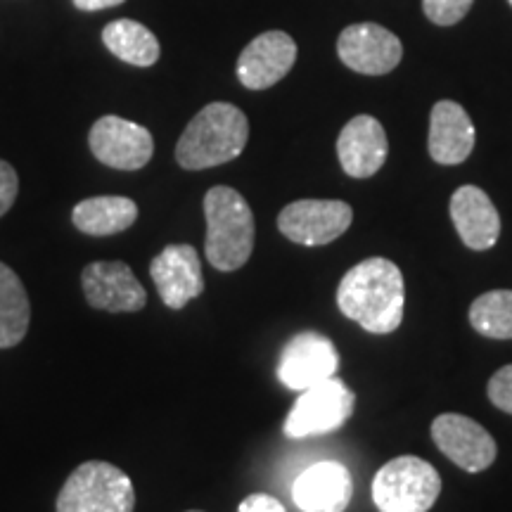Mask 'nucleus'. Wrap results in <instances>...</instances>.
<instances>
[{"instance_id": "1", "label": "nucleus", "mask_w": 512, "mask_h": 512, "mask_svg": "<svg viewBox=\"0 0 512 512\" xmlns=\"http://www.w3.org/2000/svg\"><path fill=\"white\" fill-rule=\"evenodd\" d=\"M403 273L382 256L356 264L337 287V306L373 335H389L403 320Z\"/></svg>"}, {"instance_id": "2", "label": "nucleus", "mask_w": 512, "mask_h": 512, "mask_svg": "<svg viewBox=\"0 0 512 512\" xmlns=\"http://www.w3.org/2000/svg\"><path fill=\"white\" fill-rule=\"evenodd\" d=\"M249 140V121L230 102H211L195 114L176 145V162L188 171L233 162Z\"/></svg>"}, {"instance_id": "3", "label": "nucleus", "mask_w": 512, "mask_h": 512, "mask_svg": "<svg viewBox=\"0 0 512 512\" xmlns=\"http://www.w3.org/2000/svg\"><path fill=\"white\" fill-rule=\"evenodd\" d=\"M204 216L209 264L216 271H238L254 252V214L247 200L228 185H216L204 195Z\"/></svg>"}, {"instance_id": "4", "label": "nucleus", "mask_w": 512, "mask_h": 512, "mask_svg": "<svg viewBox=\"0 0 512 512\" xmlns=\"http://www.w3.org/2000/svg\"><path fill=\"white\" fill-rule=\"evenodd\" d=\"M136 491L131 477L105 460L76 467L57 496V512H133Z\"/></svg>"}, {"instance_id": "5", "label": "nucleus", "mask_w": 512, "mask_h": 512, "mask_svg": "<svg viewBox=\"0 0 512 512\" xmlns=\"http://www.w3.org/2000/svg\"><path fill=\"white\" fill-rule=\"evenodd\" d=\"M439 494V472L415 456L389 460L373 479V501L380 512H427Z\"/></svg>"}, {"instance_id": "6", "label": "nucleus", "mask_w": 512, "mask_h": 512, "mask_svg": "<svg viewBox=\"0 0 512 512\" xmlns=\"http://www.w3.org/2000/svg\"><path fill=\"white\" fill-rule=\"evenodd\" d=\"M354 406V392L342 380L330 377L299 392V399L285 420V434L290 439H306L335 432L351 418Z\"/></svg>"}, {"instance_id": "7", "label": "nucleus", "mask_w": 512, "mask_h": 512, "mask_svg": "<svg viewBox=\"0 0 512 512\" xmlns=\"http://www.w3.org/2000/svg\"><path fill=\"white\" fill-rule=\"evenodd\" d=\"M354 221V209L339 200H299L278 214V228L287 240L304 247H323L342 238Z\"/></svg>"}, {"instance_id": "8", "label": "nucleus", "mask_w": 512, "mask_h": 512, "mask_svg": "<svg viewBox=\"0 0 512 512\" xmlns=\"http://www.w3.org/2000/svg\"><path fill=\"white\" fill-rule=\"evenodd\" d=\"M88 145L98 162L119 171H138L155 155V140L145 126L114 114L98 119L88 133Z\"/></svg>"}, {"instance_id": "9", "label": "nucleus", "mask_w": 512, "mask_h": 512, "mask_svg": "<svg viewBox=\"0 0 512 512\" xmlns=\"http://www.w3.org/2000/svg\"><path fill=\"white\" fill-rule=\"evenodd\" d=\"M339 368L337 347L320 332H299L285 344L278 361V380L287 389L304 392L313 384L335 377Z\"/></svg>"}, {"instance_id": "10", "label": "nucleus", "mask_w": 512, "mask_h": 512, "mask_svg": "<svg viewBox=\"0 0 512 512\" xmlns=\"http://www.w3.org/2000/svg\"><path fill=\"white\" fill-rule=\"evenodd\" d=\"M432 439L444 456L465 472H484L496 460V441L482 425L458 413H444L432 422Z\"/></svg>"}, {"instance_id": "11", "label": "nucleus", "mask_w": 512, "mask_h": 512, "mask_svg": "<svg viewBox=\"0 0 512 512\" xmlns=\"http://www.w3.org/2000/svg\"><path fill=\"white\" fill-rule=\"evenodd\" d=\"M339 60L358 74L382 76L399 67L403 46L392 31L380 24H351L337 38Z\"/></svg>"}, {"instance_id": "12", "label": "nucleus", "mask_w": 512, "mask_h": 512, "mask_svg": "<svg viewBox=\"0 0 512 512\" xmlns=\"http://www.w3.org/2000/svg\"><path fill=\"white\" fill-rule=\"evenodd\" d=\"M83 294L93 309L110 313H136L147 304L145 287L124 261H95L81 273Z\"/></svg>"}, {"instance_id": "13", "label": "nucleus", "mask_w": 512, "mask_h": 512, "mask_svg": "<svg viewBox=\"0 0 512 512\" xmlns=\"http://www.w3.org/2000/svg\"><path fill=\"white\" fill-rule=\"evenodd\" d=\"M297 62V43L285 31L256 36L238 57V79L249 91H266L283 81Z\"/></svg>"}, {"instance_id": "14", "label": "nucleus", "mask_w": 512, "mask_h": 512, "mask_svg": "<svg viewBox=\"0 0 512 512\" xmlns=\"http://www.w3.org/2000/svg\"><path fill=\"white\" fill-rule=\"evenodd\" d=\"M159 297L169 309H183L185 304L204 292L202 261L195 247L169 245L159 252L150 264Z\"/></svg>"}, {"instance_id": "15", "label": "nucleus", "mask_w": 512, "mask_h": 512, "mask_svg": "<svg viewBox=\"0 0 512 512\" xmlns=\"http://www.w3.org/2000/svg\"><path fill=\"white\" fill-rule=\"evenodd\" d=\"M387 133L370 114H358L337 138V157L351 178H370L387 162Z\"/></svg>"}, {"instance_id": "16", "label": "nucleus", "mask_w": 512, "mask_h": 512, "mask_svg": "<svg viewBox=\"0 0 512 512\" xmlns=\"http://www.w3.org/2000/svg\"><path fill=\"white\" fill-rule=\"evenodd\" d=\"M292 496L304 512H344L354 496V482L347 467L323 460L299 475Z\"/></svg>"}, {"instance_id": "17", "label": "nucleus", "mask_w": 512, "mask_h": 512, "mask_svg": "<svg viewBox=\"0 0 512 512\" xmlns=\"http://www.w3.org/2000/svg\"><path fill=\"white\" fill-rule=\"evenodd\" d=\"M451 219L465 247L486 252L501 238V216L477 185H463L451 197Z\"/></svg>"}, {"instance_id": "18", "label": "nucleus", "mask_w": 512, "mask_h": 512, "mask_svg": "<svg viewBox=\"0 0 512 512\" xmlns=\"http://www.w3.org/2000/svg\"><path fill=\"white\" fill-rule=\"evenodd\" d=\"M475 124L458 102L441 100L430 114V157L437 164H463L475 150Z\"/></svg>"}, {"instance_id": "19", "label": "nucleus", "mask_w": 512, "mask_h": 512, "mask_svg": "<svg viewBox=\"0 0 512 512\" xmlns=\"http://www.w3.org/2000/svg\"><path fill=\"white\" fill-rule=\"evenodd\" d=\"M138 219V204L131 197L102 195L83 200L74 207L72 221L81 233L93 235V238H105V235L124 233Z\"/></svg>"}, {"instance_id": "20", "label": "nucleus", "mask_w": 512, "mask_h": 512, "mask_svg": "<svg viewBox=\"0 0 512 512\" xmlns=\"http://www.w3.org/2000/svg\"><path fill=\"white\" fill-rule=\"evenodd\" d=\"M102 43L114 57L133 67H152L162 53L157 36L136 19H114L102 29Z\"/></svg>"}, {"instance_id": "21", "label": "nucleus", "mask_w": 512, "mask_h": 512, "mask_svg": "<svg viewBox=\"0 0 512 512\" xmlns=\"http://www.w3.org/2000/svg\"><path fill=\"white\" fill-rule=\"evenodd\" d=\"M31 304L24 283L10 266L0 264V349L17 347L29 332Z\"/></svg>"}, {"instance_id": "22", "label": "nucleus", "mask_w": 512, "mask_h": 512, "mask_svg": "<svg viewBox=\"0 0 512 512\" xmlns=\"http://www.w3.org/2000/svg\"><path fill=\"white\" fill-rule=\"evenodd\" d=\"M470 323L489 339H512V290H494L470 306Z\"/></svg>"}, {"instance_id": "23", "label": "nucleus", "mask_w": 512, "mask_h": 512, "mask_svg": "<svg viewBox=\"0 0 512 512\" xmlns=\"http://www.w3.org/2000/svg\"><path fill=\"white\" fill-rule=\"evenodd\" d=\"M472 3L475 0H422V10L430 22L439 24V27H451L470 12Z\"/></svg>"}, {"instance_id": "24", "label": "nucleus", "mask_w": 512, "mask_h": 512, "mask_svg": "<svg viewBox=\"0 0 512 512\" xmlns=\"http://www.w3.org/2000/svg\"><path fill=\"white\" fill-rule=\"evenodd\" d=\"M489 399L498 411L512 415V366H505L489 380Z\"/></svg>"}, {"instance_id": "25", "label": "nucleus", "mask_w": 512, "mask_h": 512, "mask_svg": "<svg viewBox=\"0 0 512 512\" xmlns=\"http://www.w3.org/2000/svg\"><path fill=\"white\" fill-rule=\"evenodd\" d=\"M19 192V178L12 164L0 159V219L12 209Z\"/></svg>"}, {"instance_id": "26", "label": "nucleus", "mask_w": 512, "mask_h": 512, "mask_svg": "<svg viewBox=\"0 0 512 512\" xmlns=\"http://www.w3.org/2000/svg\"><path fill=\"white\" fill-rule=\"evenodd\" d=\"M238 512H287L285 505L278 498L268 494H252L240 503Z\"/></svg>"}, {"instance_id": "27", "label": "nucleus", "mask_w": 512, "mask_h": 512, "mask_svg": "<svg viewBox=\"0 0 512 512\" xmlns=\"http://www.w3.org/2000/svg\"><path fill=\"white\" fill-rule=\"evenodd\" d=\"M124 0H74V5L83 12H95V10H107L117 8Z\"/></svg>"}, {"instance_id": "28", "label": "nucleus", "mask_w": 512, "mask_h": 512, "mask_svg": "<svg viewBox=\"0 0 512 512\" xmlns=\"http://www.w3.org/2000/svg\"><path fill=\"white\" fill-rule=\"evenodd\" d=\"M190 512H200V510H190Z\"/></svg>"}, {"instance_id": "29", "label": "nucleus", "mask_w": 512, "mask_h": 512, "mask_svg": "<svg viewBox=\"0 0 512 512\" xmlns=\"http://www.w3.org/2000/svg\"><path fill=\"white\" fill-rule=\"evenodd\" d=\"M508 3H510V5H512V0H508Z\"/></svg>"}]
</instances>
